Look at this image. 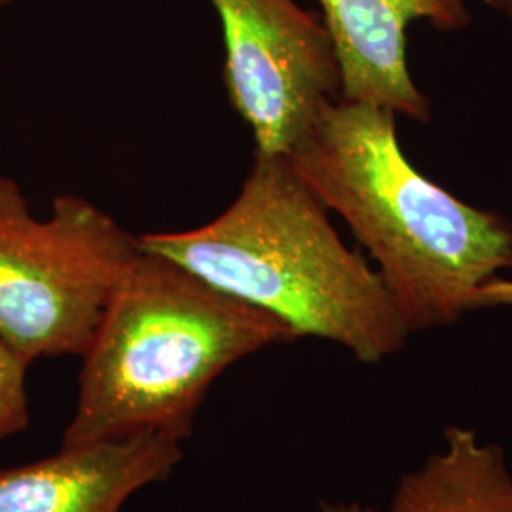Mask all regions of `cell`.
Returning <instances> with one entry per match:
<instances>
[{
    "mask_svg": "<svg viewBox=\"0 0 512 512\" xmlns=\"http://www.w3.org/2000/svg\"><path fill=\"white\" fill-rule=\"evenodd\" d=\"M378 264L406 329H444L512 268V220L461 202L403 154L397 114L332 101L287 156Z\"/></svg>",
    "mask_w": 512,
    "mask_h": 512,
    "instance_id": "1",
    "label": "cell"
},
{
    "mask_svg": "<svg viewBox=\"0 0 512 512\" xmlns=\"http://www.w3.org/2000/svg\"><path fill=\"white\" fill-rule=\"evenodd\" d=\"M139 245L281 319L296 340H329L366 365L408 342L384 279L346 247L287 156L255 152L222 215L200 228L139 236Z\"/></svg>",
    "mask_w": 512,
    "mask_h": 512,
    "instance_id": "2",
    "label": "cell"
},
{
    "mask_svg": "<svg viewBox=\"0 0 512 512\" xmlns=\"http://www.w3.org/2000/svg\"><path fill=\"white\" fill-rule=\"evenodd\" d=\"M294 340L281 319L141 249L82 355L63 446L145 435L183 442L220 374Z\"/></svg>",
    "mask_w": 512,
    "mask_h": 512,
    "instance_id": "3",
    "label": "cell"
},
{
    "mask_svg": "<svg viewBox=\"0 0 512 512\" xmlns=\"http://www.w3.org/2000/svg\"><path fill=\"white\" fill-rule=\"evenodd\" d=\"M139 251V236L90 200L61 194L37 219L0 175V338L27 365L82 357Z\"/></svg>",
    "mask_w": 512,
    "mask_h": 512,
    "instance_id": "4",
    "label": "cell"
},
{
    "mask_svg": "<svg viewBox=\"0 0 512 512\" xmlns=\"http://www.w3.org/2000/svg\"><path fill=\"white\" fill-rule=\"evenodd\" d=\"M224 35V84L255 152L289 156L340 97V69L323 18L298 0H209Z\"/></svg>",
    "mask_w": 512,
    "mask_h": 512,
    "instance_id": "5",
    "label": "cell"
},
{
    "mask_svg": "<svg viewBox=\"0 0 512 512\" xmlns=\"http://www.w3.org/2000/svg\"><path fill=\"white\" fill-rule=\"evenodd\" d=\"M340 69V99L391 110L418 124L433 118L431 101L410 74L408 27L425 21L442 33L465 31L467 0H317Z\"/></svg>",
    "mask_w": 512,
    "mask_h": 512,
    "instance_id": "6",
    "label": "cell"
},
{
    "mask_svg": "<svg viewBox=\"0 0 512 512\" xmlns=\"http://www.w3.org/2000/svg\"><path fill=\"white\" fill-rule=\"evenodd\" d=\"M181 459V440L162 435L61 446L50 458L0 469V512H122Z\"/></svg>",
    "mask_w": 512,
    "mask_h": 512,
    "instance_id": "7",
    "label": "cell"
},
{
    "mask_svg": "<svg viewBox=\"0 0 512 512\" xmlns=\"http://www.w3.org/2000/svg\"><path fill=\"white\" fill-rule=\"evenodd\" d=\"M387 512H512L503 450L469 427H448L444 448L401 478Z\"/></svg>",
    "mask_w": 512,
    "mask_h": 512,
    "instance_id": "8",
    "label": "cell"
},
{
    "mask_svg": "<svg viewBox=\"0 0 512 512\" xmlns=\"http://www.w3.org/2000/svg\"><path fill=\"white\" fill-rule=\"evenodd\" d=\"M27 363L0 338V440L29 425Z\"/></svg>",
    "mask_w": 512,
    "mask_h": 512,
    "instance_id": "9",
    "label": "cell"
},
{
    "mask_svg": "<svg viewBox=\"0 0 512 512\" xmlns=\"http://www.w3.org/2000/svg\"><path fill=\"white\" fill-rule=\"evenodd\" d=\"M488 308H509L512 310V279L494 277L476 289L469 302V311Z\"/></svg>",
    "mask_w": 512,
    "mask_h": 512,
    "instance_id": "10",
    "label": "cell"
},
{
    "mask_svg": "<svg viewBox=\"0 0 512 512\" xmlns=\"http://www.w3.org/2000/svg\"><path fill=\"white\" fill-rule=\"evenodd\" d=\"M321 512H376L370 507H365L361 503L349 501V503H323Z\"/></svg>",
    "mask_w": 512,
    "mask_h": 512,
    "instance_id": "11",
    "label": "cell"
},
{
    "mask_svg": "<svg viewBox=\"0 0 512 512\" xmlns=\"http://www.w3.org/2000/svg\"><path fill=\"white\" fill-rule=\"evenodd\" d=\"M484 2L512 25V0H484Z\"/></svg>",
    "mask_w": 512,
    "mask_h": 512,
    "instance_id": "12",
    "label": "cell"
},
{
    "mask_svg": "<svg viewBox=\"0 0 512 512\" xmlns=\"http://www.w3.org/2000/svg\"><path fill=\"white\" fill-rule=\"evenodd\" d=\"M12 2H16V0H0V8L8 6V4H12Z\"/></svg>",
    "mask_w": 512,
    "mask_h": 512,
    "instance_id": "13",
    "label": "cell"
}]
</instances>
